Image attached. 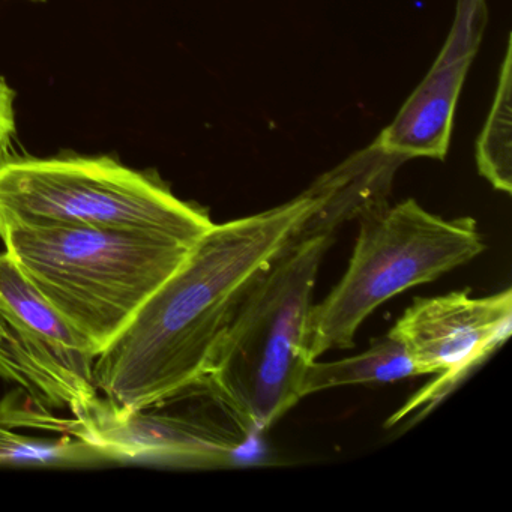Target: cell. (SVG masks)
<instances>
[{
    "mask_svg": "<svg viewBox=\"0 0 512 512\" xmlns=\"http://www.w3.org/2000/svg\"><path fill=\"white\" fill-rule=\"evenodd\" d=\"M317 203L313 188L215 224L178 271L98 353L94 380L116 409L157 406L202 382L251 280Z\"/></svg>",
    "mask_w": 512,
    "mask_h": 512,
    "instance_id": "1",
    "label": "cell"
},
{
    "mask_svg": "<svg viewBox=\"0 0 512 512\" xmlns=\"http://www.w3.org/2000/svg\"><path fill=\"white\" fill-rule=\"evenodd\" d=\"M338 226L317 196L314 208L251 280L200 382L251 436L302 400L314 286Z\"/></svg>",
    "mask_w": 512,
    "mask_h": 512,
    "instance_id": "2",
    "label": "cell"
},
{
    "mask_svg": "<svg viewBox=\"0 0 512 512\" xmlns=\"http://www.w3.org/2000/svg\"><path fill=\"white\" fill-rule=\"evenodd\" d=\"M0 239L23 275L97 356L197 244L91 226H11Z\"/></svg>",
    "mask_w": 512,
    "mask_h": 512,
    "instance_id": "3",
    "label": "cell"
},
{
    "mask_svg": "<svg viewBox=\"0 0 512 512\" xmlns=\"http://www.w3.org/2000/svg\"><path fill=\"white\" fill-rule=\"evenodd\" d=\"M359 235L347 271L308 317L311 361L355 346L356 334L383 302L431 283L485 251L473 218L445 220L416 200L374 206L359 215Z\"/></svg>",
    "mask_w": 512,
    "mask_h": 512,
    "instance_id": "4",
    "label": "cell"
},
{
    "mask_svg": "<svg viewBox=\"0 0 512 512\" xmlns=\"http://www.w3.org/2000/svg\"><path fill=\"white\" fill-rule=\"evenodd\" d=\"M11 226H91L197 242L208 211L110 157L0 160V232Z\"/></svg>",
    "mask_w": 512,
    "mask_h": 512,
    "instance_id": "5",
    "label": "cell"
},
{
    "mask_svg": "<svg viewBox=\"0 0 512 512\" xmlns=\"http://www.w3.org/2000/svg\"><path fill=\"white\" fill-rule=\"evenodd\" d=\"M512 331V290L473 298L469 290L419 298L391 331L403 344L422 376H437L431 385L398 410L388 424L442 400L473 368L499 349Z\"/></svg>",
    "mask_w": 512,
    "mask_h": 512,
    "instance_id": "6",
    "label": "cell"
},
{
    "mask_svg": "<svg viewBox=\"0 0 512 512\" xmlns=\"http://www.w3.org/2000/svg\"><path fill=\"white\" fill-rule=\"evenodd\" d=\"M59 433L100 446L115 463L148 461L179 466H227L251 434L230 413H160L157 407L122 410L106 398L76 419H62Z\"/></svg>",
    "mask_w": 512,
    "mask_h": 512,
    "instance_id": "7",
    "label": "cell"
},
{
    "mask_svg": "<svg viewBox=\"0 0 512 512\" xmlns=\"http://www.w3.org/2000/svg\"><path fill=\"white\" fill-rule=\"evenodd\" d=\"M487 22V0H457L451 31L436 61L373 142L382 154L401 163L413 158L445 160L458 98Z\"/></svg>",
    "mask_w": 512,
    "mask_h": 512,
    "instance_id": "8",
    "label": "cell"
},
{
    "mask_svg": "<svg viewBox=\"0 0 512 512\" xmlns=\"http://www.w3.org/2000/svg\"><path fill=\"white\" fill-rule=\"evenodd\" d=\"M95 358L0 314V377L17 383L37 406L85 412L98 400Z\"/></svg>",
    "mask_w": 512,
    "mask_h": 512,
    "instance_id": "9",
    "label": "cell"
},
{
    "mask_svg": "<svg viewBox=\"0 0 512 512\" xmlns=\"http://www.w3.org/2000/svg\"><path fill=\"white\" fill-rule=\"evenodd\" d=\"M422 376L400 341L391 335L374 338L370 349L340 361H311L301 382V397L361 383H392Z\"/></svg>",
    "mask_w": 512,
    "mask_h": 512,
    "instance_id": "10",
    "label": "cell"
},
{
    "mask_svg": "<svg viewBox=\"0 0 512 512\" xmlns=\"http://www.w3.org/2000/svg\"><path fill=\"white\" fill-rule=\"evenodd\" d=\"M0 314L19 325L41 332L56 343L95 355L88 341L74 331L38 292L7 251L0 253Z\"/></svg>",
    "mask_w": 512,
    "mask_h": 512,
    "instance_id": "11",
    "label": "cell"
},
{
    "mask_svg": "<svg viewBox=\"0 0 512 512\" xmlns=\"http://www.w3.org/2000/svg\"><path fill=\"white\" fill-rule=\"evenodd\" d=\"M476 167L494 190L512 193V40L506 41L505 56L497 79L493 103L476 140Z\"/></svg>",
    "mask_w": 512,
    "mask_h": 512,
    "instance_id": "12",
    "label": "cell"
},
{
    "mask_svg": "<svg viewBox=\"0 0 512 512\" xmlns=\"http://www.w3.org/2000/svg\"><path fill=\"white\" fill-rule=\"evenodd\" d=\"M115 463L100 446L65 434L62 439H40L0 424V466H89Z\"/></svg>",
    "mask_w": 512,
    "mask_h": 512,
    "instance_id": "13",
    "label": "cell"
},
{
    "mask_svg": "<svg viewBox=\"0 0 512 512\" xmlns=\"http://www.w3.org/2000/svg\"><path fill=\"white\" fill-rule=\"evenodd\" d=\"M16 133V92L0 76V160L10 155Z\"/></svg>",
    "mask_w": 512,
    "mask_h": 512,
    "instance_id": "14",
    "label": "cell"
},
{
    "mask_svg": "<svg viewBox=\"0 0 512 512\" xmlns=\"http://www.w3.org/2000/svg\"><path fill=\"white\" fill-rule=\"evenodd\" d=\"M28 2H46V0H28Z\"/></svg>",
    "mask_w": 512,
    "mask_h": 512,
    "instance_id": "15",
    "label": "cell"
}]
</instances>
